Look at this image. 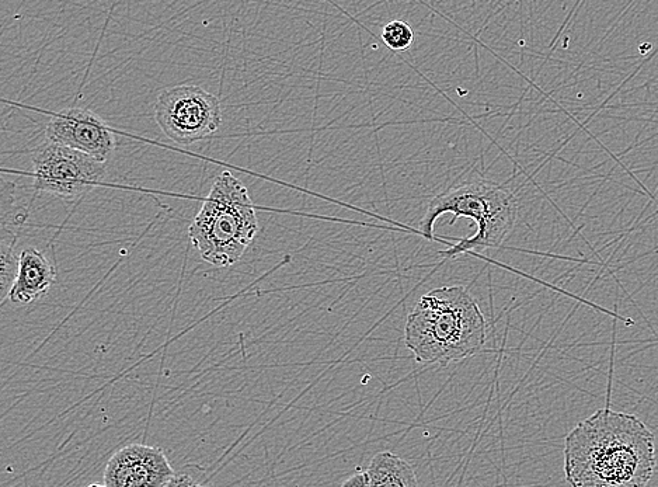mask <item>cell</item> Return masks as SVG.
Masks as SVG:
<instances>
[{"label": "cell", "instance_id": "1", "mask_svg": "<svg viewBox=\"0 0 658 487\" xmlns=\"http://www.w3.org/2000/svg\"><path fill=\"white\" fill-rule=\"evenodd\" d=\"M656 471V437L635 415L597 410L564 441L572 487H646Z\"/></svg>", "mask_w": 658, "mask_h": 487}, {"label": "cell", "instance_id": "2", "mask_svg": "<svg viewBox=\"0 0 658 487\" xmlns=\"http://www.w3.org/2000/svg\"><path fill=\"white\" fill-rule=\"evenodd\" d=\"M517 222V200L506 184L478 179L456 184L428 204L420 236L447 245L444 262L478 249H499Z\"/></svg>", "mask_w": 658, "mask_h": 487}, {"label": "cell", "instance_id": "3", "mask_svg": "<svg viewBox=\"0 0 658 487\" xmlns=\"http://www.w3.org/2000/svg\"><path fill=\"white\" fill-rule=\"evenodd\" d=\"M478 301L462 285L427 292L406 320L405 343L419 363L441 365L476 356L487 340Z\"/></svg>", "mask_w": 658, "mask_h": 487}, {"label": "cell", "instance_id": "4", "mask_svg": "<svg viewBox=\"0 0 658 487\" xmlns=\"http://www.w3.org/2000/svg\"><path fill=\"white\" fill-rule=\"evenodd\" d=\"M259 231V218L245 184L225 170L215 179L188 236L204 262L231 267Z\"/></svg>", "mask_w": 658, "mask_h": 487}, {"label": "cell", "instance_id": "5", "mask_svg": "<svg viewBox=\"0 0 658 487\" xmlns=\"http://www.w3.org/2000/svg\"><path fill=\"white\" fill-rule=\"evenodd\" d=\"M34 190L73 200L106 180L107 162L68 146L44 141L33 151Z\"/></svg>", "mask_w": 658, "mask_h": 487}, {"label": "cell", "instance_id": "6", "mask_svg": "<svg viewBox=\"0 0 658 487\" xmlns=\"http://www.w3.org/2000/svg\"><path fill=\"white\" fill-rule=\"evenodd\" d=\"M155 117L167 138L191 145L218 131L222 107L217 96L200 86L181 85L160 93Z\"/></svg>", "mask_w": 658, "mask_h": 487}, {"label": "cell", "instance_id": "7", "mask_svg": "<svg viewBox=\"0 0 658 487\" xmlns=\"http://www.w3.org/2000/svg\"><path fill=\"white\" fill-rule=\"evenodd\" d=\"M45 137L103 162L117 148L116 134L110 125L99 114L83 107H68L55 113L45 127Z\"/></svg>", "mask_w": 658, "mask_h": 487}, {"label": "cell", "instance_id": "8", "mask_svg": "<svg viewBox=\"0 0 658 487\" xmlns=\"http://www.w3.org/2000/svg\"><path fill=\"white\" fill-rule=\"evenodd\" d=\"M176 475L162 448L130 444L121 448L104 469L107 487H167Z\"/></svg>", "mask_w": 658, "mask_h": 487}, {"label": "cell", "instance_id": "9", "mask_svg": "<svg viewBox=\"0 0 658 487\" xmlns=\"http://www.w3.org/2000/svg\"><path fill=\"white\" fill-rule=\"evenodd\" d=\"M57 280V270L41 250L27 248L20 253L19 273L9 299L13 305L24 306L40 301Z\"/></svg>", "mask_w": 658, "mask_h": 487}, {"label": "cell", "instance_id": "10", "mask_svg": "<svg viewBox=\"0 0 658 487\" xmlns=\"http://www.w3.org/2000/svg\"><path fill=\"white\" fill-rule=\"evenodd\" d=\"M365 473L368 487H419L413 466L391 451L376 454Z\"/></svg>", "mask_w": 658, "mask_h": 487}, {"label": "cell", "instance_id": "11", "mask_svg": "<svg viewBox=\"0 0 658 487\" xmlns=\"http://www.w3.org/2000/svg\"><path fill=\"white\" fill-rule=\"evenodd\" d=\"M17 239H19V233L5 231V229L0 232V301L2 302L9 298L17 273H19L20 256L16 255Z\"/></svg>", "mask_w": 658, "mask_h": 487}, {"label": "cell", "instance_id": "12", "mask_svg": "<svg viewBox=\"0 0 658 487\" xmlns=\"http://www.w3.org/2000/svg\"><path fill=\"white\" fill-rule=\"evenodd\" d=\"M381 38L389 50L405 52L410 50L413 45L414 31L403 20H392V22L385 24Z\"/></svg>", "mask_w": 658, "mask_h": 487}, {"label": "cell", "instance_id": "13", "mask_svg": "<svg viewBox=\"0 0 658 487\" xmlns=\"http://www.w3.org/2000/svg\"><path fill=\"white\" fill-rule=\"evenodd\" d=\"M207 476L203 469H198V472H186L184 469L183 472L176 473L172 482L169 483L167 487H210L208 485Z\"/></svg>", "mask_w": 658, "mask_h": 487}, {"label": "cell", "instance_id": "14", "mask_svg": "<svg viewBox=\"0 0 658 487\" xmlns=\"http://www.w3.org/2000/svg\"><path fill=\"white\" fill-rule=\"evenodd\" d=\"M340 487H368L367 473L358 471L344 480L343 485Z\"/></svg>", "mask_w": 658, "mask_h": 487}, {"label": "cell", "instance_id": "15", "mask_svg": "<svg viewBox=\"0 0 658 487\" xmlns=\"http://www.w3.org/2000/svg\"><path fill=\"white\" fill-rule=\"evenodd\" d=\"M87 487H107L104 485V483H92V485H89Z\"/></svg>", "mask_w": 658, "mask_h": 487}]
</instances>
